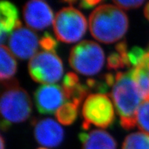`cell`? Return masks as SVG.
<instances>
[{"instance_id":"obj_3","label":"cell","mask_w":149,"mask_h":149,"mask_svg":"<svg viewBox=\"0 0 149 149\" xmlns=\"http://www.w3.org/2000/svg\"><path fill=\"white\" fill-rule=\"evenodd\" d=\"M5 89L1 96L0 109L3 120L2 129L6 130L11 123L26 121L32 112V102L28 93L19 86L17 81L13 79L2 82Z\"/></svg>"},{"instance_id":"obj_7","label":"cell","mask_w":149,"mask_h":149,"mask_svg":"<svg viewBox=\"0 0 149 149\" xmlns=\"http://www.w3.org/2000/svg\"><path fill=\"white\" fill-rule=\"evenodd\" d=\"M62 61L55 53L40 51L30 59L29 72L35 81L44 84H53L63 74Z\"/></svg>"},{"instance_id":"obj_12","label":"cell","mask_w":149,"mask_h":149,"mask_svg":"<svg viewBox=\"0 0 149 149\" xmlns=\"http://www.w3.org/2000/svg\"><path fill=\"white\" fill-rule=\"evenodd\" d=\"M79 139L82 149H116L117 142L107 131L93 130L87 133H80Z\"/></svg>"},{"instance_id":"obj_17","label":"cell","mask_w":149,"mask_h":149,"mask_svg":"<svg viewBox=\"0 0 149 149\" xmlns=\"http://www.w3.org/2000/svg\"><path fill=\"white\" fill-rule=\"evenodd\" d=\"M122 149H149V135L141 132L129 134L123 142Z\"/></svg>"},{"instance_id":"obj_15","label":"cell","mask_w":149,"mask_h":149,"mask_svg":"<svg viewBox=\"0 0 149 149\" xmlns=\"http://www.w3.org/2000/svg\"><path fill=\"white\" fill-rule=\"evenodd\" d=\"M131 71L133 79L142 93L144 100H149V65L146 55L140 64Z\"/></svg>"},{"instance_id":"obj_18","label":"cell","mask_w":149,"mask_h":149,"mask_svg":"<svg viewBox=\"0 0 149 149\" xmlns=\"http://www.w3.org/2000/svg\"><path fill=\"white\" fill-rule=\"evenodd\" d=\"M136 125L143 133L149 135V100H144L137 113Z\"/></svg>"},{"instance_id":"obj_1","label":"cell","mask_w":149,"mask_h":149,"mask_svg":"<svg viewBox=\"0 0 149 149\" xmlns=\"http://www.w3.org/2000/svg\"><path fill=\"white\" fill-rule=\"evenodd\" d=\"M111 97L122 127L126 130L133 128L136 126L137 111L144 98L133 79L131 70L116 74Z\"/></svg>"},{"instance_id":"obj_26","label":"cell","mask_w":149,"mask_h":149,"mask_svg":"<svg viewBox=\"0 0 149 149\" xmlns=\"http://www.w3.org/2000/svg\"><path fill=\"white\" fill-rule=\"evenodd\" d=\"M144 13L145 17H146V18L149 21V2L147 3L146 6H145Z\"/></svg>"},{"instance_id":"obj_30","label":"cell","mask_w":149,"mask_h":149,"mask_svg":"<svg viewBox=\"0 0 149 149\" xmlns=\"http://www.w3.org/2000/svg\"><path fill=\"white\" fill-rule=\"evenodd\" d=\"M37 149H48V148H44V147H41V148H38Z\"/></svg>"},{"instance_id":"obj_14","label":"cell","mask_w":149,"mask_h":149,"mask_svg":"<svg viewBox=\"0 0 149 149\" xmlns=\"http://www.w3.org/2000/svg\"><path fill=\"white\" fill-rule=\"evenodd\" d=\"M0 51V79L1 82H6L13 79L17 70V62L13 54L7 46L1 45Z\"/></svg>"},{"instance_id":"obj_10","label":"cell","mask_w":149,"mask_h":149,"mask_svg":"<svg viewBox=\"0 0 149 149\" xmlns=\"http://www.w3.org/2000/svg\"><path fill=\"white\" fill-rule=\"evenodd\" d=\"M23 15L28 26L37 31L48 27L55 19L51 7L42 0L28 1L24 6Z\"/></svg>"},{"instance_id":"obj_23","label":"cell","mask_w":149,"mask_h":149,"mask_svg":"<svg viewBox=\"0 0 149 149\" xmlns=\"http://www.w3.org/2000/svg\"><path fill=\"white\" fill-rule=\"evenodd\" d=\"M115 49L117 53L120 54L122 58L125 63L126 67H129L130 66L129 59H128V53L127 51V44L125 41H122L115 46Z\"/></svg>"},{"instance_id":"obj_27","label":"cell","mask_w":149,"mask_h":149,"mask_svg":"<svg viewBox=\"0 0 149 149\" xmlns=\"http://www.w3.org/2000/svg\"><path fill=\"white\" fill-rule=\"evenodd\" d=\"M0 146H1V148L0 149H4V140H3V138L2 136H1V137H0Z\"/></svg>"},{"instance_id":"obj_24","label":"cell","mask_w":149,"mask_h":149,"mask_svg":"<svg viewBox=\"0 0 149 149\" xmlns=\"http://www.w3.org/2000/svg\"><path fill=\"white\" fill-rule=\"evenodd\" d=\"M144 1H113L115 6L119 8L130 10V9L137 8L144 3Z\"/></svg>"},{"instance_id":"obj_9","label":"cell","mask_w":149,"mask_h":149,"mask_svg":"<svg viewBox=\"0 0 149 149\" xmlns=\"http://www.w3.org/2000/svg\"><path fill=\"white\" fill-rule=\"evenodd\" d=\"M34 100L39 113L50 115L57 112L66 99L62 87L57 84H44L35 91Z\"/></svg>"},{"instance_id":"obj_5","label":"cell","mask_w":149,"mask_h":149,"mask_svg":"<svg viewBox=\"0 0 149 149\" xmlns=\"http://www.w3.org/2000/svg\"><path fill=\"white\" fill-rule=\"evenodd\" d=\"M53 25L57 38L68 44L79 41L87 29L84 15L72 6L61 9L56 14Z\"/></svg>"},{"instance_id":"obj_4","label":"cell","mask_w":149,"mask_h":149,"mask_svg":"<svg viewBox=\"0 0 149 149\" xmlns=\"http://www.w3.org/2000/svg\"><path fill=\"white\" fill-rule=\"evenodd\" d=\"M104 63L103 50L93 41H82L70 51L69 64L79 73L84 75L95 74L101 70Z\"/></svg>"},{"instance_id":"obj_20","label":"cell","mask_w":149,"mask_h":149,"mask_svg":"<svg viewBox=\"0 0 149 149\" xmlns=\"http://www.w3.org/2000/svg\"><path fill=\"white\" fill-rule=\"evenodd\" d=\"M79 83V79L77 74L72 72H68L64 76L62 81V89L65 95L68 94Z\"/></svg>"},{"instance_id":"obj_29","label":"cell","mask_w":149,"mask_h":149,"mask_svg":"<svg viewBox=\"0 0 149 149\" xmlns=\"http://www.w3.org/2000/svg\"><path fill=\"white\" fill-rule=\"evenodd\" d=\"M146 59H147V61H148V65H149V52H147V53H146Z\"/></svg>"},{"instance_id":"obj_11","label":"cell","mask_w":149,"mask_h":149,"mask_svg":"<svg viewBox=\"0 0 149 149\" xmlns=\"http://www.w3.org/2000/svg\"><path fill=\"white\" fill-rule=\"evenodd\" d=\"M34 136L40 144L54 148L62 142L64 130L55 120L51 118L43 119L35 123Z\"/></svg>"},{"instance_id":"obj_25","label":"cell","mask_w":149,"mask_h":149,"mask_svg":"<svg viewBox=\"0 0 149 149\" xmlns=\"http://www.w3.org/2000/svg\"><path fill=\"white\" fill-rule=\"evenodd\" d=\"M101 0H86V1H81L79 2V8L84 9H88L94 7L95 6L100 4L102 3Z\"/></svg>"},{"instance_id":"obj_21","label":"cell","mask_w":149,"mask_h":149,"mask_svg":"<svg viewBox=\"0 0 149 149\" xmlns=\"http://www.w3.org/2000/svg\"><path fill=\"white\" fill-rule=\"evenodd\" d=\"M146 53L140 47L135 46L128 52V59H129L130 65L133 66H137L144 59Z\"/></svg>"},{"instance_id":"obj_31","label":"cell","mask_w":149,"mask_h":149,"mask_svg":"<svg viewBox=\"0 0 149 149\" xmlns=\"http://www.w3.org/2000/svg\"><path fill=\"white\" fill-rule=\"evenodd\" d=\"M147 52H149V44H148V48H147Z\"/></svg>"},{"instance_id":"obj_6","label":"cell","mask_w":149,"mask_h":149,"mask_svg":"<svg viewBox=\"0 0 149 149\" xmlns=\"http://www.w3.org/2000/svg\"><path fill=\"white\" fill-rule=\"evenodd\" d=\"M83 129L91 124L102 128H108L115 120V112L111 100L105 94H91L87 97L82 108Z\"/></svg>"},{"instance_id":"obj_8","label":"cell","mask_w":149,"mask_h":149,"mask_svg":"<svg viewBox=\"0 0 149 149\" xmlns=\"http://www.w3.org/2000/svg\"><path fill=\"white\" fill-rule=\"evenodd\" d=\"M39 42L36 33L21 26L10 34L8 46L11 53L19 59H31L37 53Z\"/></svg>"},{"instance_id":"obj_16","label":"cell","mask_w":149,"mask_h":149,"mask_svg":"<svg viewBox=\"0 0 149 149\" xmlns=\"http://www.w3.org/2000/svg\"><path fill=\"white\" fill-rule=\"evenodd\" d=\"M78 107L71 102L63 104L55 113V117L60 124L70 125L77 117Z\"/></svg>"},{"instance_id":"obj_19","label":"cell","mask_w":149,"mask_h":149,"mask_svg":"<svg viewBox=\"0 0 149 149\" xmlns=\"http://www.w3.org/2000/svg\"><path fill=\"white\" fill-rule=\"evenodd\" d=\"M39 44L41 47L44 50V51L55 53L57 46H58V44L55 39H54L53 36L48 33H44V35L40 40Z\"/></svg>"},{"instance_id":"obj_2","label":"cell","mask_w":149,"mask_h":149,"mask_svg":"<svg viewBox=\"0 0 149 149\" xmlns=\"http://www.w3.org/2000/svg\"><path fill=\"white\" fill-rule=\"evenodd\" d=\"M128 28L127 15L115 5L99 6L89 17L91 35L104 44H111L122 39Z\"/></svg>"},{"instance_id":"obj_22","label":"cell","mask_w":149,"mask_h":149,"mask_svg":"<svg viewBox=\"0 0 149 149\" xmlns=\"http://www.w3.org/2000/svg\"><path fill=\"white\" fill-rule=\"evenodd\" d=\"M126 67L125 63L118 53H112L107 58L108 69L117 70Z\"/></svg>"},{"instance_id":"obj_13","label":"cell","mask_w":149,"mask_h":149,"mask_svg":"<svg viewBox=\"0 0 149 149\" xmlns=\"http://www.w3.org/2000/svg\"><path fill=\"white\" fill-rule=\"evenodd\" d=\"M17 8L12 3L1 1L0 3V30L10 33H13L16 28L22 26L19 20Z\"/></svg>"},{"instance_id":"obj_28","label":"cell","mask_w":149,"mask_h":149,"mask_svg":"<svg viewBox=\"0 0 149 149\" xmlns=\"http://www.w3.org/2000/svg\"><path fill=\"white\" fill-rule=\"evenodd\" d=\"M63 2L68 3H69L70 6H71V4L72 5L73 3H75L76 2H77V1H63Z\"/></svg>"}]
</instances>
